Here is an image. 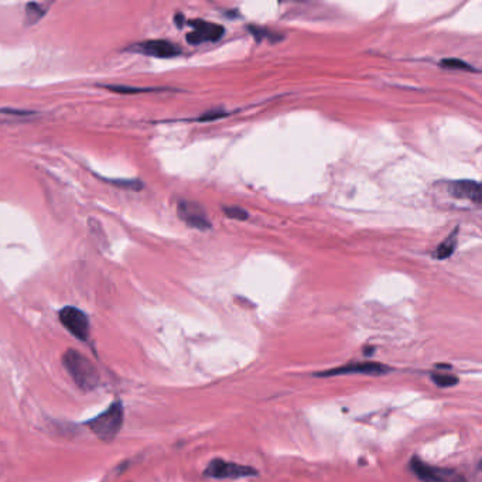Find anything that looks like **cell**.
Masks as SVG:
<instances>
[{"instance_id": "4fadbf2b", "label": "cell", "mask_w": 482, "mask_h": 482, "mask_svg": "<svg viewBox=\"0 0 482 482\" xmlns=\"http://www.w3.org/2000/svg\"><path fill=\"white\" fill-rule=\"evenodd\" d=\"M431 379H433V382L439 384V387H442V388L454 387V384H457V382H458V379L454 375H449V373H433Z\"/></svg>"}, {"instance_id": "52a82bcc", "label": "cell", "mask_w": 482, "mask_h": 482, "mask_svg": "<svg viewBox=\"0 0 482 482\" xmlns=\"http://www.w3.org/2000/svg\"><path fill=\"white\" fill-rule=\"evenodd\" d=\"M188 24L192 27V31L187 34V41L189 44L218 41L225 33V29L222 26L204 20H191L188 22Z\"/></svg>"}, {"instance_id": "2e32d148", "label": "cell", "mask_w": 482, "mask_h": 482, "mask_svg": "<svg viewBox=\"0 0 482 482\" xmlns=\"http://www.w3.org/2000/svg\"><path fill=\"white\" fill-rule=\"evenodd\" d=\"M108 182H112L114 185L122 187V188H129V189H140L143 184L140 180H108Z\"/></svg>"}, {"instance_id": "e0dca14e", "label": "cell", "mask_w": 482, "mask_h": 482, "mask_svg": "<svg viewBox=\"0 0 482 482\" xmlns=\"http://www.w3.org/2000/svg\"><path fill=\"white\" fill-rule=\"evenodd\" d=\"M249 30L252 31V34L255 36V38H258V40H261V38H274V40H277L279 37L276 36V33H270L269 30H266V29H259V27H249Z\"/></svg>"}, {"instance_id": "8992f818", "label": "cell", "mask_w": 482, "mask_h": 482, "mask_svg": "<svg viewBox=\"0 0 482 482\" xmlns=\"http://www.w3.org/2000/svg\"><path fill=\"white\" fill-rule=\"evenodd\" d=\"M258 472L245 465H239L235 462H228L222 460H214L205 469V475L218 478V479H238L244 476H252Z\"/></svg>"}, {"instance_id": "7c38bea8", "label": "cell", "mask_w": 482, "mask_h": 482, "mask_svg": "<svg viewBox=\"0 0 482 482\" xmlns=\"http://www.w3.org/2000/svg\"><path fill=\"white\" fill-rule=\"evenodd\" d=\"M47 12V6L41 3H29L26 8V22L27 24L37 23Z\"/></svg>"}, {"instance_id": "3957f363", "label": "cell", "mask_w": 482, "mask_h": 482, "mask_svg": "<svg viewBox=\"0 0 482 482\" xmlns=\"http://www.w3.org/2000/svg\"><path fill=\"white\" fill-rule=\"evenodd\" d=\"M410 469L423 482H467L462 475L453 469L431 467L416 457L410 462Z\"/></svg>"}, {"instance_id": "30bf717a", "label": "cell", "mask_w": 482, "mask_h": 482, "mask_svg": "<svg viewBox=\"0 0 482 482\" xmlns=\"http://www.w3.org/2000/svg\"><path fill=\"white\" fill-rule=\"evenodd\" d=\"M451 196L460 200H468L474 204L481 203V185L475 180H457L450 185Z\"/></svg>"}, {"instance_id": "9a60e30c", "label": "cell", "mask_w": 482, "mask_h": 482, "mask_svg": "<svg viewBox=\"0 0 482 482\" xmlns=\"http://www.w3.org/2000/svg\"><path fill=\"white\" fill-rule=\"evenodd\" d=\"M224 212H225V215L228 218H233V219H238V221L248 219V217H249V214L245 210L239 208V207H225Z\"/></svg>"}, {"instance_id": "5bb4252c", "label": "cell", "mask_w": 482, "mask_h": 482, "mask_svg": "<svg viewBox=\"0 0 482 482\" xmlns=\"http://www.w3.org/2000/svg\"><path fill=\"white\" fill-rule=\"evenodd\" d=\"M440 64L443 68H447V70H461V71H475L476 72V70L472 65H469L468 63L458 60V59L443 60Z\"/></svg>"}, {"instance_id": "9c48e42d", "label": "cell", "mask_w": 482, "mask_h": 482, "mask_svg": "<svg viewBox=\"0 0 482 482\" xmlns=\"http://www.w3.org/2000/svg\"><path fill=\"white\" fill-rule=\"evenodd\" d=\"M178 215L191 228H197V229H203V231L211 228V224L207 219L205 214L201 211V208L199 205L192 204V203L181 201L178 204Z\"/></svg>"}, {"instance_id": "7a4b0ae2", "label": "cell", "mask_w": 482, "mask_h": 482, "mask_svg": "<svg viewBox=\"0 0 482 482\" xmlns=\"http://www.w3.org/2000/svg\"><path fill=\"white\" fill-rule=\"evenodd\" d=\"M123 419V406L120 402H115L105 412L89 420L88 427L95 433V436L98 439L104 442H112L122 428Z\"/></svg>"}, {"instance_id": "5b68a950", "label": "cell", "mask_w": 482, "mask_h": 482, "mask_svg": "<svg viewBox=\"0 0 482 482\" xmlns=\"http://www.w3.org/2000/svg\"><path fill=\"white\" fill-rule=\"evenodd\" d=\"M61 324L81 341H86L89 336V320L81 310L75 307H64L60 311Z\"/></svg>"}, {"instance_id": "277c9868", "label": "cell", "mask_w": 482, "mask_h": 482, "mask_svg": "<svg viewBox=\"0 0 482 482\" xmlns=\"http://www.w3.org/2000/svg\"><path fill=\"white\" fill-rule=\"evenodd\" d=\"M127 50L156 59H171L181 54V50L176 44L166 40H148L143 42H137L129 47Z\"/></svg>"}, {"instance_id": "ac0fdd59", "label": "cell", "mask_w": 482, "mask_h": 482, "mask_svg": "<svg viewBox=\"0 0 482 482\" xmlns=\"http://www.w3.org/2000/svg\"><path fill=\"white\" fill-rule=\"evenodd\" d=\"M226 114L224 112V111H210V112H205L201 118H199L197 120L199 122H210V120H215V119H218V118H222V116H225Z\"/></svg>"}, {"instance_id": "6da1fadb", "label": "cell", "mask_w": 482, "mask_h": 482, "mask_svg": "<svg viewBox=\"0 0 482 482\" xmlns=\"http://www.w3.org/2000/svg\"><path fill=\"white\" fill-rule=\"evenodd\" d=\"M63 364L67 372L71 375L72 380L77 383V387L82 391H92L100 383V373L95 368L91 359H88L84 354L68 350L63 357Z\"/></svg>"}, {"instance_id": "8fae6325", "label": "cell", "mask_w": 482, "mask_h": 482, "mask_svg": "<svg viewBox=\"0 0 482 482\" xmlns=\"http://www.w3.org/2000/svg\"><path fill=\"white\" fill-rule=\"evenodd\" d=\"M456 248H457V231H456L453 235H450V236L444 240V242H442V244L436 248L435 254H433V258H436V259H439V261L449 259V258L454 254Z\"/></svg>"}, {"instance_id": "ba28073f", "label": "cell", "mask_w": 482, "mask_h": 482, "mask_svg": "<svg viewBox=\"0 0 482 482\" xmlns=\"http://www.w3.org/2000/svg\"><path fill=\"white\" fill-rule=\"evenodd\" d=\"M391 368L378 362H355L350 365H344L340 368L331 369L328 372L320 373L321 376H332V375H347V373H365V375H383L389 372Z\"/></svg>"}]
</instances>
